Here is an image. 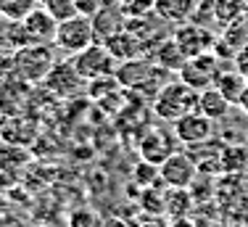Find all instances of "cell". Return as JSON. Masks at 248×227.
Segmentation results:
<instances>
[{"mask_svg":"<svg viewBox=\"0 0 248 227\" xmlns=\"http://www.w3.org/2000/svg\"><path fill=\"white\" fill-rule=\"evenodd\" d=\"M198 98L201 93L196 87H190L187 82H169V85H161V90L153 98V111H156L158 119H167V122H177L185 114L198 111Z\"/></svg>","mask_w":248,"mask_h":227,"instance_id":"cell-1","label":"cell"},{"mask_svg":"<svg viewBox=\"0 0 248 227\" xmlns=\"http://www.w3.org/2000/svg\"><path fill=\"white\" fill-rule=\"evenodd\" d=\"M56 66V45L53 43H37V45H24L14 53V71L24 82H45L50 69Z\"/></svg>","mask_w":248,"mask_h":227,"instance_id":"cell-2","label":"cell"},{"mask_svg":"<svg viewBox=\"0 0 248 227\" xmlns=\"http://www.w3.org/2000/svg\"><path fill=\"white\" fill-rule=\"evenodd\" d=\"M93 43H95L93 16L77 14L66 21H58V32H56V40H53V45H56L58 50L69 53V56H77V53H82Z\"/></svg>","mask_w":248,"mask_h":227,"instance_id":"cell-3","label":"cell"},{"mask_svg":"<svg viewBox=\"0 0 248 227\" xmlns=\"http://www.w3.org/2000/svg\"><path fill=\"white\" fill-rule=\"evenodd\" d=\"M72 64L77 66V71H79V77L85 82L100 80V77H116V69H119L116 56L103 43H93L82 53L72 56Z\"/></svg>","mask_w":248,"mask_h":227,"instance_id":"cell-4","label":"cell"},{"mask_svg":"<svg viewBox=\"0 0 248 227\" xmlns=\"http://www.w3.org/2000/svg\"><path fill=\"white\" fill-rule=\"evenodd\" d=\"M219 58L214 56V53H201V56H193L185 61V66H182L180 77L182 82H187L190 87H196V90H209V87H214L217 77H219Z\"/></svg>","mask_w":248,"mask_h":227,"instance_id":"cell-5","label":"cell"},{"mask_svg":"<svg viewBox=\"0 0 248 227\" xmlns=\"http://www.w3.org/2000/svg\"><path fill=\"white\" fill-rule=\"evenodd\" d=\"M198 172L201 169H198L196 159H193V153H185V151H174L172 156L158 166V177L169 188H190Z\"/></svg>","mask_w":248,"mask_h":227,"instance_id":"cell-6","label":"cell"},{"mask_svg":"<svg viewBox=\"0 0 248 227\" xmlns=\"http://www.w3.org/2000/svg\"><path fill=\"white\" fill-rule=\"evenodd\" d=\"M214 130H217V122L209 119L206 114H201V111L185 114L182 119L174 122V135H177V140L185 143V146L209 143L211 137H214Z\"/></svg>","mask_w":248,"mask_h":227,"instance_id":"cell-7","label":"cell"},{"mask_svg":"<svg viewBox=\"0 0 248 227\" xmlns=\"http://www.w3.org/2000/svg\"><path fill=\"white\" fill-rule=\"evenodd\" d=\"M174 140H177L174 132H167L161 127H148L145 135L140 137V156H143V161H151V164L161 166L177 151Z\"/></svg>","mask_w":248,"mask_h":227,"instance_id":"cell-8","label":"cell"},{"mask_svg":"<svg viewBox=\"0 0 248 227\" xmlns=\"http://www.w3.org/2000/svg\"><path fill=\"white\" fill-rule=\"evenodd\" d=\"M24 27V34H27V43L29 45H37V43H53L56 40V32H58V19L50 14L48 8L37 5L32 14L21 21Z\"/></svg>","mask_w":248,"mask_h":227,"instance_id":"cell-9","label":"cell"},{"mask_svg":"<svg viewBox=\"0 0 248 227\" xmlns=\"http://www.w3.org/2000/svg\"><path fill=\"white\" fill-rule=\"evenodd\" d=\"M43 85L48 87V90H53L56 95H61V98H69V95L79 93V87L85 85V80L79 77V71H77L72 58H69V61H56V66L50 69V74L45 77Z\"/></svg>","mask_w":248,"mask_h":227,"instance_id":"cell-10","label":"cell"},{"mask_svg":"<svg viewBox=\"0 0 248 227\" xmlns=\"http://www.w3.org/2000/svg\"><path fill=\"white\" fill-rule=\"evenodd\" d=\"M174 43L182 48V53H185L187 58L193 56H201V53H209L211 43H214V37H211V32H206L203 24H185V27H180L174 32Z\"/></svg>","mask_w":248,"mask_h":227,"instance_id":"cell-11","label":"cell"},{"mask_svg":"<svg viewBox=\"0 0 248 227\" xmlns=\"http://www.w3.org/2000/svg\"><path fill=\"white\" fill-rule=\"evenodd\" d=\"M116 80L124 87H143L156 80V66L151 61H138V58L122 61L119 69H116Z\"/></svg>","mask_w":248,"mask_h":227,"instance_id":"cell-12","label":"cell"},{"mask_svg":"<svg viewBox=\"0 0 248 227\" xmlns=\"http://www.w3.org/2000/svg\"><path fill=\"white\" fill-rule=\"evenodd\" d=\"M214 87H217V90H219L232 106H238L240 98H243V93H246V87H248V77L240 74V69H224V66H222L219 77H217V82H214Z\"/></svg>","mask_w":248,"mask_h":227,"instance_id":"cell-13","label":"cell"},{"mask_svg":"<svg viewBox=\"0 0 248 227\" xmlns=\"http://www.w3.org/2000/svg\"><path fill=\"white\" fill-rule=\"evenodd\" d=\"M235 106L230 103L224 95L217 90V87H209V90H201V98H198V111L206 114L209 119H214V122H222L224 116H227L230 111H232Z\"/></svg>","mask_w":248,"mask_h":227,"instance_id":"cell-14","label":"cell"},{"mask_svg":"<svg viewBox=\"0 0 248 227\" xmlns=\"http://www.w3.org/2000/svg\"><path fill=\"white\" fill-rule=\"evenodd\" d=\"M222 172L240 175L248 172V148L246 146H227L222 151Z\"/></svg>","mask_w":248,"mask_h":227,"instance_id":"cell-15","label":"cell"},{"mask_svg":"<svg viewBox=\"0 0 248 227\" xmlns=\"http://www.w3.org/2000/svg\"><path fill=\"white\" fill-rule=\"evenodd\" d=\"M40 5V0H0V14L5 21H24Z\"/></svg>","mask_w":248,"mask_h":227,"instance_id":"cell-16","label":"cell"},{"mask_svg":"<svg viewBox=\"0 0 248 227\" xmlns=\"http://www.w3.org/2000/svg\"><path fill=\"white\" fill-rule=\"evenodd\" d=\"M246 0H217L214 5V19L222 24H232L238 21L240 14H246Z\"/></svg>","mask_w":248,"mask_h":227,"instance_id":"cell-17","label":"cell"},{"mask_svg":"<svg viewBox=\"0 0 248 227\" xmlns=\"http://www.w3.org/2000/svg\"><path fill=\"white\" fill-rule=\"evenodd\" d=\"M158 61H161L167 69H172V71H182V66H185V61H187V56L182 53V48L177 45L174 37H172L169 43H164L161 50H158Z\"/></svg>","mask_w":248,"mask_h":227,"instance_id":"cell-18","label":"cell"},{"mask_svg":"<svg viewBox=\"0 0 248 227\" xmlns=\"http://www.w3.org/2000/svg\"><path fill=\"white\" fill-rule=\"evenodd\" d=\"M43 8H48L58 21H66L77 16V0H40Z\"/></svg>","mask_w":248,"mask_h":227,"instance_id":"cell-19","label":"cell"},{"mask_svg":"<svg viewBox=\"0 0 248 227\" xmlns=\"http://www.w3.org/2000/svg\"><path fill=\"white\" fill-rule=\"evenodd\" d=\"M187 188H172V193H169V201H164V206L169 209V211L174 214V217H180V211H182V206H190V198H187V193H185Z\"/></svg>","mask_w":248,"mask_h":227,"instance_id":"cell-20","label":"cell"},{"mask_svg":"<svg viewBox=\"0 0 248 227\" xmlns=\"http://www.w3.org/2000/svg\"><path fill=\"white\" fill-rule=\"evenodd\" d=\"M69 227H100V222L90 209H77L69 217Z\"/></svg>","mask_w":248,"mask_h":227,"instance_id":"cell-21","label":"cell"},{"mask_svg":"<svg viewBox=\"0 0 248 227\" xmlns=\"http://www.w3.org/2000/svg\"><path fill=\"white\" fill-rule=\"evenodd\" d=\"M238 69H240V74L248 77V43L240 48V53H238Z\"/></svg>","mask_w":248,"mask_h":227,"instance_id":"cell-22","label":"cell"},{"mask_svg":"<svg viewBox=\"0 0 248 227\" xmlns=\"http://www.w3.org/2000/svg\"><path fill=\"white\" fill-rule=\"evenodd\" d=\"M0 227H21L16 219H11V217H0Z\"/></svg>","mask_w":248,"mask_h":227,"instance_id":"cell-23","label":"cell"},{"mask_svg":"<svg viewBox=\"0 0 248 227\" xmlns=\"http://www.w3.org/2000/svg\"><path fill=\"white\" fill-rule=\"evenodd\" d=\"M100 227H127V225L122 219H106V222H100Z\"/></svg>","mask_w":248,"mask_h":227,"instance_id":"cell-24","label":"cell"},{"mask_svg":"<svg viewBox=\"0 0 248 227\" xmlns=\"http://www.w3.org/2000/svg\"><path fill=\"white\" fill-rule=\"evenodd\" d=\"M238 109H243L248 114V87H246V93H243V98H240V103H238Z\"/></svg>","mask_w":248,"mask_h":227,"instance_id":"cell-25","label":"cell"},{"mask_svg":"<svg viewBox=\"0 0 248 227\" xmlns=\"http://www.w3.org/2000/svg\"><path fill=\"white\" fill-rule=\"evenodd\" d=\"M0 19H3V14H0Z\"/></svg>","mask_w":248,"mask_h":227,"instance_id":"cell-26","label":"cell"}]
</instances>
